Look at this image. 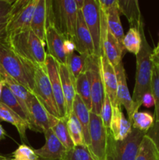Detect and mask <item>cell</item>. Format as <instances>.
I'll use <instances>...</instances> for the list:
<instances>
[{
  "mask_svg": "<svg viewBox=\"0 0 159 160\" xmlns=\"http://www.w3.org/2000/svg\"><path fill=\"white\" fill-rule=\"evenodd\" d=\"M0 70L33 94L36 67L14 52L6 38L0 41Z\"/></svg>",
  "mask_w": 159,
  "mask_h": 160,
  "instance_id": "obj_1",
  "label": "cell"
},
{
  "mask_svg": "<svg viewBox=\"0 0 159 160\" xmlns=\"http://www.w3.org/2000/svg\"><path fill=\"white\" fill-rule=\"evenodd\" d=\"M142 44L140 52L137 55V73L135 87L132 93V101L136 112L142 106V98L146 92H151V75H152V50L148 44L144 34L143 26L140 30Z\"/></svg>",
  "mask_w": 159,
  "mask_h": 160,
  "instance_id": "obj_2",
  "label": "cell"
},
{
  "mask_svg": "<svg viewBox=\"0 0 159 160\" xmlns=\"http://www.w3.org/2000/svg\"><path fill=\"white\" fill-rule=\"evenodd\" d=\"M14 52L35 67H45L47 52L45 42L41 40L31 28L6 38Z\"/></svg>",
  "mask_w": 159,
  "mask_h": 160,
  "instance_id": "obj_3",
  "label": "cell"
},
{
  "mask_svg": "<svg viewBox=\"0 0 159 160\" xmlns=\"http://www.w3.org/2000/svg\"><path fill=\"white\" fill-rule=\"evenodd\" d=\"M52 23L65 39L74 40L78 9L75 0H52Z\"/></svg>",
  "mask_w": 159,
  "mask_h": 160,
  "instance_id": "obj_4",
  "label": "cell"
},
{
  "mask_svg": "<svg viewBox=\"0 0 159 160\" xmlns=\"http://www.w3.org/2000/svg\"><path fill=\"white\" fill-rule=\"evenodd\" d=\"M145 134L146 133L132 128V132L124 140L116 141L108 129L105 160H135Z\"/></svg>",
  "mask_w": 159,
  "mask_h": 160,
  "instance_id": "obj_5",
  "label": "cell"
},
{
  "mask_svg": "<svg viewBox=\"0 0 159 160\" xmlns=\"http://www.w3.org/2000/svg\"><path fill=\"white\" fill-rule=\"evenodd\" d=\"M37 3V0L14 1L6 23L7 37L31 28V23Z\"/></svg>",
  "mask_w": 159,
  "mask_h": 160,
  "instance_id": "obj_6",
  "label": "cell"
},
{
  "mask_svg": "<svg viewBox=\"0 0 159 160\" xmlns=\"http://www.w3.org/2000/svg\"><path fill=\"white\" fill-rule=\"evenodd\" d=\"M84 72L88 79L91 92L92 109L90 112L100 116L104 97V84L100 67V58L94 55L88 56L86 61Z\"/></svg>",
  "mask_w": 159,
  "mask_h": 160,
  "instance_id": "obj_7",
  "label": "cell"
},
{
  "mask_svg": "<svg viewBox=\"0 0 159 160\" xmlns=\"http://www.w3.org/2000/svg\"><path fill=\"white\" fill-rule=\"evenodd\" d=\"M33 94L37 98L49 113L61 119L55 100L52 88L45 67H36L34 88Z\"/></svg>",
  "mask_w": 159,
  "mask_h": 160,
  "instance_id": "obj_8",
  "label": "cell"
},
{
  "mask_svg": "<svg viewBox=\"0 0 159 160\" xmlns=\"http://www.w3.org/2000/svg\"><path fill=\"white\" fill-rule=\"evenodd\" d=\"M100 6V5H99ZM101 9V51L104 53L109 62L114 67L123 62V58L126 51L123 45L119 43L108 27L106 14Z\"/></svg>",
  "mask_w": 159,
  "mask_h": 160,
  "instance_id": "obj_9",
  "label": "cell"
},
{
  "mask_svg": "<svg viewBox=\"0 0 159 160\" xmlns=\"http://www.w3.org/2000/svg\"><path fill=\"white\" fill-rule=\"evenodd\" d=\"M82 11L84 22L91 35L94 48V56L100 57L101 51V20L98 0H85Z\"/></svg>",
  "mask_w": 159,
  "mask_h": 160,
  "instance_id": "obj_10",
  "label": "cell"
},
{
  "mask_svg": "<svg viewBox=\"0 0 159 160\" xmlns=\"http://www.w3.org/2000/svg\"><path fill=\"white\" fill-rule=\"evenodd\" d=\"M28 110L30 129L36 132L44 134L46 131L51 129L59 120V118L51 115L47 111L34 94L31 95Z\"/></svg>",
  "mask_w": 159,
  "mask_h": 160,
  "instance_id": "obj_11",
  "label": "cell"
},
{
  "mask_svg": "<svg viewBox=\"0 0 159 160\" xmlns=\"http://www.w3.org/2000/svg\"><path fill=\"white\" fill-rule=\"evenodd\" d=\"M90 145L88 148L97 160H105L107 149L108 129L104 128L101 117L90 114Z\"/></svg>",
  "mask_w": 159,
  "mask_h": 160,
  "instance_id": "obj_12",
  "label": "cell"
},
{
  "mask_svg": "<svg viewBox=\"0 0 159 160\" xmlns=\"http://www.w3.org/2000/svg\"><path fill=\"white\" fill-rule=\"evenodd\" d=\"M45 68H46L47 73L51 82L59 116L61 118L67 119L68 117H67L66 109H65L62 82H61L60 75H59V62L52 56L47 54L46 59H45Z\"/></svg>",
  "mask_w": 159,
  "mask_h": 160,
  "instance_id": "obj_13",
  "label": "cell"
},
{
  "mask_svg": "<svg viewBox=\"0 0 159 160\" xmlns=\"http://www.w3.org/2000/svg\"><path fill=\"white\" fill-rule=\"evenodd\" d=\"M51 2L52 0H37L31 23L33 32L45 42L47 28L53 25Z\"/></svg>",
  "mask_w": 159,
  "mask_h": 160,
  "instance_id": "obj_14",
  "label": "cell"
},
{
  "mask_svg": "<svg viewBox=\"0 0 159 160\" xmlns=\"http://www.w3.org/2000/svg\"><path fill=\"white\" fill-rule=\"evenodd\" d=\"M99 58L104 93L110 98L112 107H116L120 105L117 99V77L115 67L109 62L104 53H101Z\"/></svg>",
  "mask_w": 159,
  "mask_h": 160,
  "instance_id": "obj_15",
  "label": "cell"
},
{
  "mask_svg": "<svg viewBox=\"0 0 159 160\" xmlns=\"http://www.w3.org/2000/svg\"><path fill=\"white\" fill-rule=\"evenodd\" d=\"M115 70L117 77V99L118 104L125 108L127 112L128 120L131 122L132 116L136 113V110L133 101L128 89L126 74L123 62H121L118 66H116Z\"/></svg>",
  "mask_w": 159,
  "mask_h": 160,
  "instance_id": "obj_16",
  "label": "cell"
},
{
  "mask_svg": "<svg viewBox=\"0 0 159 160\" xmlns=\"http://www.w3.org/2000/svg\"><path fill=\"white\" fill-rule=\"evenodd\" d=\"M73 42L76 45V50L79 54L87 55L88 56L94 55L93 40L84 22L81 10H78L77 22Z\"/></svg>",
  "mask_w": 159,
  "mask_h": 160,
  "instance_id": "obj_17",
  "label": "cell"
},
{
  "mask_svg": "<svg viewBox=\"0 0 159 160\" xmlns=\"http://www.w3.org/2000/svg\"><path fill=\"white\" fill-rule=\"evenodd\" d=\"M45 143L41 148L34 149L41 159L51 160H63L67 150L56 138L52 130L49 129L44 133Z\"/></svg>",
  "mask_w": 159,
  "mask_h": 160,
  "instance_id": "obj_18",
  "label": "cell"
},
{
  "mask_svg": "<svg viewBox=\"0 0 159 160\" xmlns=\"http://www.w3.org/2000/svg\"><path fill=\"white\" fill-rule=\"evenodd\" d=\"M65 40V37H63L53 25H50L47 28L45 43L48 47V54L52 56L59 64H65L66 62L67 56L63 48Z\"/></svg>",
  "mask_w": 159,
  "mask_h": 160,
  "instance_id": "obj_19",
  "label": "cell"
},
{
  "mask_svg": "<svg viewBox=\"0 0 159 160\" xmlns=\"http://www.w3.org/2000/svg\"><path fill=\"white\" fill-rule=\"evenodd\" d=\"M108 130L112 137L116 141L124 140L132 132V123L126 118L121 106L113 107Z\"/></svg>",
  "mask_w": 159,
  "mask_h": 160,
  "instance_id": "obj_20",
  "label": "cell"
},
{
  "mask_svg": "<svg viewBox=\"0 0 159 160\" xmlns=\"http://www.w3.org/2000/svg\"><path fill=\"white\" fill-rule=\"evenodd\" d=\"M59 75L62 86L64 98H65V109H66L67 117L73 112V105L76 97V80L70 74L68 67L65 64H59Z\"/></svg>",
  "mask_w": 159,
  "mask_h": 160,
  "instance_id": "obj_21",
  "label": "cell"
},
{
  "mask_svg": "<svg viewBox=\"0 0 159 160\" xmlns=\"http://www.w3.org/2000/svg\"><path fill=\"white\" fill-rule=\"evenodd\" d=\"M118 9L119 13L126 17L131 28H136L140 31V28L143 26V22L138 1L118 0Z\"/></svg>",
  "mask_w": 159,
  "mask_h": 160,
  "instance_id": "obj_22",
  "label": "cell"
},
{
  "mask_svg": "<svg viewBox=\"0 0 159 160\" xmlns=\"http://www.w3.org/2000/svg\"><path fill=\"white\" fill-rule=\"evenodd\" d=\"M1 78L4 80L6 86L9 88V90L12 92V93L15 95L16 98H17L18 102H20L26 118L29 117V110H28V106H29L30 98H31V92H30L27 89L25 88L23 86L17 83V81H14L13 79L8 76L4 71L1 70ZM29 123V122H28ZM30 124V123H29Z\"/></svg>",
  "mask_w": 159,
  "mask_h": 160,
  "instance_id": "obj_23",
  "label": "cell"
},
{
  "mask_svg": "<svg viewBox=\"0 0 159 160\" xmlns=\"http://www.w3.org/2000/svg\"><path fill=\"white\" fill-rule=\"evenodd\" d=\"M0 121L7 122L13 125L18 131L22 142L24 144V142H27L26 132V129H30L28 121L22 119L20 116L2 102H0Z\"/></svg>",
  "mask_w": 159,
  "mask_h": 160,
  "instance_id": "obj_24",
  "label": "cell"
},
{
  "mask_svg": "<svg viewBox=\"0 0 159 160\" xmlns=\"http://www.w3.org/2000/svg\"><path fill=\"white\" fill-rule=\"evenodd\" d=\"M73 112L77 120H79L83 130L84 134V144L89 147L90 145V134H89V128H90V112L88 110L87 106H85L79 95H76L75 97L74 102L73 105Z\"/></svg>",
  "mask_w": 159,
  "mask_h": 160,
  "instance_id": "obj_25",
  "label": "cell"
},
{
  "mask_svg": "<svg viewBox=\"0 0 159 160\" xmlns=\"http://www.w3.org/2000/svg\"><path fill=\"white\" fill-rule=\"evenodd\" d=\"M103 11L106 14L107 23L109 30L114 34V36L116 38L117 40L119 42V43L123 45V38H124L125 35L124 31H123V28L121 24V21H120V13L118 9V3L115 6L110 8L108 10Z\"/></svg>",
  "mask_w": 159,
  "mask_h": 160,
  "instance_id": "obj_26",
  "label": "cell"
},
{
  "mask_svg": "<svg viewBox=\"0 0 159 160\" xmlns=\"http://www.w3.org/2000/svg\"><path fill=\"white\" fill-rule=\"evenodd\" d=\"M135 160H159V151L151 138L145 134L140 142Z\"/></svg>",
  "mask_w": 159,
  "mask_h": 160,
  "instance_id": "obj_27",
  "label": "cell"
},
{
  "mask_svg": "<svg viewBox=\"0 0 159 160\" xmlns=\"http://www.w3.org/2000/svg\"><path fill=\"white\" fill-rule=\"evenodd\" d=\"M76 86V93L79 95L80 98L85 104L87 108L90 112L92 109V100H91V92H90V84L88 79L86 75L85 72L79 75L75 81Z\"/></svg>",
  "mask_w": 159,
  "mask_h": 160,
  "instance_id": "obj_28",
  "label": "cell"
},
{
  "mask_svg": "<svg viewBox=\"0 0 159 160\" xmlns=\"http://www.w3.org/2000/svg\"><path fill=\"white\" fill-rule=\"evenodd\" d=\"M87 57L88 56L87 55L76 54L75 52L67 56L65 65L68 67L70 74L75 80L79 77L80 74L84 72Z\"/></svg>",
  "mask_w": 159,
  "mask_h": 160,
  "instance_id": "obj_29",
  "label": "cell"
},
{
  "mask_svg": "<svg viewBox=\"0 0 159 160\" xmlns=\"http://www.w3.org/2000/svg\"><path fill=\"white\" fill-rule=\"evenodd\" d=\"M141 44L142 39L140 31L136 28H129L127 34L124 36L123 42L126 51L137 56L141 48Z\"/></svg>",
  "mask_w": 159,
  "mask_h": 160,
  "instance_id": "obj_30",
  "label": "cell"
},
{
  "mask_svg": "<svg viewBox=\"0 0 159 160\" xmlns=\"http://www.w3.org/2000/svg\"><path fill=\"white\" fill-rule=\"evenodd\" d=\"M67 119H59L58 123L51 128V130L56 138L61 142V144L68 151V150L73 148L74 147V145L70 138L68 128H67Z\"/></svg>",
  "mask_w": 159,
  "mask_h": 160,
  "instance_id": "obj_31",
  "label": "cell"
},
{
  "mask_svg": "<svg viewBox=\"0 0 159 160\" xmlns=\"http://www.w3.org/2000/svg\"><path fill=\"white\" fill-rule=\"evenodd\" d=\"M67 128L74 146L85 145L82 127L73 112H72L67 119Z\"/></svg>",
  "mask_w": 159,
  "mask_h": 160,
  "instance_id": "obj_32",
  "label": "cell"
},
{
  "mask_svg": "<svg viewBox=\"0 0 159 160\" xmlns=\"http://www.w3.org/2000/svg\"><path fill=\"white\" fill-rule=\"evenodd\" d=\"M0 102H2L5 106L9 107L11 110H12L17 115L20 116L22 119L27 121V118H26V115H25L24 112H23V109H22L21 106H20V102H19L17 98L15 97V95L9 90V88L6 86V84L5 85L4 88H3Z\"/></svg>",
  "mask_w": 159,
  "mask_h": 160,
  "instance_id": "obj_33",
  "label": "cell"
},
{
  "mask_svg": "<svg viewBox=\"0 0 159 160\" xmlns=\"http://www.w3.org/2000/svg\"><path fill=\"white\" fill-rule=\"evenodd\" d=\"M132 128L147 133L154 123V118L148 112H137L132 117Z\"/></svg>",
  "mask_w": 159,
  "mask_h": 160,
  "instance_id": "obj_34",
  "label": "cell"
},
{
  "mask_svg": "<svg viewBox=\"0 0 159 160\" xmlns=\"http://www.w3.org/2000/svg\"><path fill=\"white\" fill-rule=\"evenodd\" d=\"M151 92L154 102V122L159 123V66L152 63L151 75Z\"/></svg>",
  "mask_w": 159,
  "mask_h": 160,
  "instance_id": "obj_35",
  "label": "cell"
},
{
  "mask_svg": "<svg viewBox=\"0 0 159 160\" xmlns=\"http://www.w3.org/2000/svg\"><path fill=\"white\" fill-rule=\"evenodd\" d=\"M63 160H97L86 145L74 146L65 152Z\"/></svg>",
  "mask_w": 159,
  "mask_h": 160,
  "instance_id": "obj_36",
  "label": "cell"
},
{
  "mask_svg": "<svg viewBox=\"0 0 159 160\" xmlns=\"http://www.w3.org/2000/svg\"><path fill=\"white\" fill-rule=\"evenodd\" d=\"M12 160H38V157L34 148L26 144L20 145L12 154Z\"/></svg>",
  "mask_w": 159,
  "mask_h": 160,
  "instance_id": "obj_37",
  "label": "cell"
},
{
  "mask_svg": "<svg viewBox=\"0 0 159 160\" xmlns=\"http://www.w3.org/2000/svg\"><path fill=\"white\" fill-rule=\"evenodd\" d=\"M112 109H113V107H112V103H111L110 98L104 93L100 117H101L103 124L106 129H109V127H110L111 119H112Z\"/></svg>",
  "mask_w": 159,
  "mask_h": 160,
  "instance_id": "obj_38",
  "label": "cell"
},
{
  "mask_svg": "<svg viewBox=\"0 0 159 160\" xmlns=\"http://www.w3.org/2000/svg\"><path fill=\"white\" fill-rule=\"evenodd\" d=\"M14 1L0 0V24L7 23Z\"/></svg>",
  "mask_w": 159,
  "mask_h": 160,
  "instance_id": "obj_39",
  "label": "cell"
},
{
  "mask_svg": "<svg viewBox=\"0 0 159 160\" xmlns=\"http://www.w3.org/2000/svg\"><path fill=\"white\" fill-rule=\"evenodd\" d=\"M146 134L154 142L159 151V123L154 122L152 128L146 133Z\"/></svg>",
  "mask_w": 159,
  "mask_h": 160,
  "instance_id": "obj_40",
  "label": "cell"
},
{
  "mask_svg": "<svg viewBox=\"0 0 159 160\" xmlns=\"http://www.w3.org/2000/svg\"><path fill=\"white\" fill-rule=\"evenodd\" d=\"M142 105L143 106H145L146 108H151L152 106H154L155 102H154V96H153L152 92H146L143 95V98H142Z\"/></svg>",
  "mask_w": 159,
  "mask_h": 160,
  "instance_id": "obj_41",
  "label": "cell"
},
{
  "mask_svg": "<svg viewBox=\"0 0 159 160\" xmlns=\"http://www.w3.org/2000/svg\"><path fill=\"white\" fill-rule=\"evenodd\" d=\"M63 48L66 56H69V55H71L73 53H74V51L76 50V45H75L74 42L73 40L65 39L64 41Z\"/></svg>",
  "mask_w": 159,
  "mask_h": 160,
  "instance_id": "obj_42",
  "label": "cell"
},
{
  "mask_svg": "<svg viewBox=\"0 0 159 160\" xmlns=\"http://www.w3.org/2000/svg\"><path fill=\"white\" fill-rule=\"evenodd\" d=\"M151 61L153 64L159 66V42L157 43V46L152 50V54H151Z\"/></svg>",
  "mask_w": 159,
  "mask_h": 160,
  "instance_id": "obj_43",
  "label": "cell"
},
{
  "mask_svg": "<svg viewBox=\"0 0 159 160\" xmlns=\"http://www.w3.org/2000/svg\"><path fill=\"white\" fill-rule=\"evenodd\" d=\"M6 23H1L0 24V41L7 38L6 34Z\"/></svg>",
  "mask_w": 159,
  "mask_h": 160,
  "instance_id": "obj_44",
  "label": "cell"
},
{
  "mask_svg": "<svg viewBox=\"0 0 159 160\" xmlns=\"http://www.w3.org/2000/svg\"><path fill=\"white\" fill-rule=\"evenodd\" d=\"M84 2H85V0H75V3H76V6L77 7L78 10H81L83 9Z\"/></svg>",
  "mask_w": 159,
  "mask_h": 160,
  "instance_id": "obj_45",
  "label": "cell"
},
{
  "mask_svg": "<svg viewBox=\"0 0 159 160\" xmlns=\"http://www.w3.org/2000/svg\"><path fill=\"white\" fill-rule=\"evenodd\" d=\"M6 135V131H5V129L3 128V127L0 124V141L5 139Z\"/></svg>",
  "mask_w": 159,
  "mask_h": 160,
  "instance_id": "obj_46",
  "label": "cell"
},
{
  "mask_svg": "<svg viewBox=\"0 0 159 160\" xmlns=\"http://www.w3.org/2000/svg\"><path fill=\"white\" fill-rule=\"evenodd\" d=\"M5 85H6V83H5L4 80L0 78V101H1L2 94V91H3V88H4Z\"/></svg>",
  "mask_w": 159,
  "mask_h": 160,
  "instance_id": "obj_47",
  "label": "cell"
},
{
  "mask_svg": "<svg viewBox=\"0 0 159 160\" xmlns=\"http://www.w3.org/2000/svg\"><path fill=\"white\" fill-rule=\"evenodd\" d=\"M0 160H12L11 159H9V158H6L4 157V156H0ZM38 160H51V159H39Z\"/></svg>",
  "mask_w": 159,
  "mask_h": 160,
  "instance_id": "obj_48",
  "label": "cell"
},
{
  "mask_svg": "<svg viewBox=\"0 0 159 160\" xmlns=\"http://www.w3.org/2000/svg\"><path fill=\"white\" fill-rule=\"evenodd\" d=\"M0 78H1V70H0Z\"/></svg>",
  "mask_w": 159,
  "mask_h": 160,
  "instance_id": "obj_49",
  "label": "cell"
}]
</instances>
